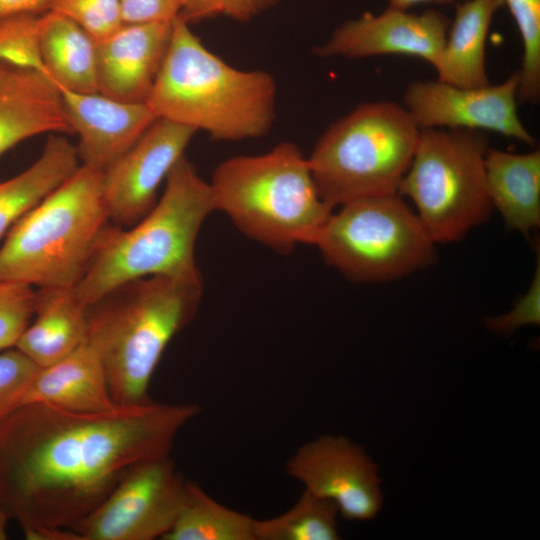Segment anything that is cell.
<instances>
[{
    "mask_svg": "<svg viewBox=\"0 0 540 540\" xmlns=\"http://www.w3.org/2000/svg\"><path fill=\"white\" fill-rule=\"evenodd\" d=\"M215 211L247 238L287 255L314 245L333 212L321 197L308 157L292 142L222 161L209 181Z\"/></svg>",
    "mask_w": 540,
    "mask_h": 540,
    "instance_id": "5",
    "label": "cell"
},
{
    "mask_svg": "<svg viewBox=\"0 0 540 540\" xmlns=\"http://www.w3.org/2000/svg\"><path fill=\"white\" fill-rule=\"evenodd\" d=\"M51 0H0V19L17 14L42 15L49 11Z\"/></svg>",
    "mask_w": 540,
    "mask_h": 540,
    "instance_id": "34",
    "label": "cell"
},
{
    "mask_svg": "<svg viewBox=\"0 0 540 540\" xmlns=\"http://www.w3.org/2000/svg\"><path fill=\"white\" fill-rule=\"evenodd\" d=\"M278 3V0H181L179 17L188 22L225 16L248 22Z\"/></svg>",
    "mask_w": 540,
    "mask_h": 540,
    "instance_id": "31",
    "label": "cell"
},
{
    "mask_svg": "<svg viewBox=\"0 0 540 540\" xmlns=\"http://www.w3.org/2000/svg\"><path fill=\"white\" fill-rule=\"evenodd\" d=\"M103 171L80 164L25 213L0 247V283L73 288L110 225Z\"/></svg>",
    "mask_w": 540,
    "mask_h": 540,
    "instance_id": "6",
    "label": "cell"
},
{
    "mask_svg": "<svg viewBox=\"0 0 540 540\" xmlns=\"http://www.w3.org/2000/svg\"><path fill=\"white\" fill-rule=\"evenodd\" d=\"M285 470L304 490L333 502L348 521L373 519L382 507L377 464L345 436L321 435L303 444Z\"/></svg>",
    "mask_w": 540,
    "mask_h": 540,
    "instance_id": "12",
    "label": "cell"
},
{
    "mask_svg": "<svg viewBox=\"0 0 540 540\" xmlns=\"http://www.w3.org/2000/svg\"><path fill=\"white\" fill-rule=\"evenodd\" d=\"M388 7L400 10H408L413 6L423 3H451L457 0H387Z\"/></svg>",
    "mask_w": 540,
    "mask_h": 540,
    "instance_id": "35",
    "label": "cell"
},
{
    "mask_svg": "<svg viewBox=\"0 0 540 540\" xmlns=\"http://www.w3.org/2000/svg\"><path fill=\"white\" fill-rule=\"evenodd\" d=\"M197 131L157 118L140 138L103 171V197L114 225L129 227L158 200V190Z\"/></svg>",
    "mask_w": 540,
    "mask_h": 540,
    "instance_id": "13",
    "label": "cell"
},
{
    "mask_svg": "<svg viewBox=\"0 0 540 540\" xmlns=\"http://www.w3.org/2000/svg\"><path fill=\"white\" fill-rule=\"evenodd\" d=\"M39 16L17 14L0 19V62L45 74L39 42Z\"/></svg>",
    "mask_w": 540,
    "mask_h": 540,
    "instance_id": "27",
    "label": "cell"
},
{
    "mask_svg": "<svg viewBox=\"0 0 540 540\" xmlns=\"http://www.w3.org/2000/svg\"><path fill=\"white\" fill-rule=\"evenodd\" d=\"M539 251L537 268L528 291L515 303L511 311L497 317L485 319L488 329L503 335H510L527 325L540 324V263Z\"/></svg>",
    "mask_w": 540,
    "mask_h": 540,
    "instance_id": "32",
    "label": "cell"
},
{
    "mask_svg": "<svg viewBox=\"0 0 540 540\" xmlns=\"http://www.w3.org/2000/svg\"><path fill=\"white\" fill-rule=\"evenodd\" d=\"M172 23L123 24L97 41V91L121 101L146 102L169 46Z\"/></svg>",
    "mask_w": 540,
    "mask_h": 540,
    "instance_id": "16",
    "label": "cell"
},
{
    "mask_svg": "<svg viewBox=\"0 0 540 540\" xmlns=\"http://www.w3.org/2000/svg\"><path fill=\"white\" fill-rule=\"evenodd\" d=\"M518 85V71L499 84L475 88L417 80L407 85L403 106L420 130L491 131L535 146L517 113Z\"/></svg>",
    "mask_w": 540,
    "mask_h": 540,
    "instance_id": "11",
    "label": "cell"
},
{
    "mask_svg": "<svg viewBox=\"0 0 540 540\" xmlns=\"http://www.w3.org/2000/svg\"><path fill=\"white\" fill-rule=\"evenodd\" d=\"M503 0H466L456 6L445 44L435 67L439 81L475 88L490 84L485 47L492 19Z\"/></svg>",
    "mask_w": 540,
    "mask_h": 540,
    "instance_id": "21",
    "label": "cell"
},
{
    "mask_svg": "<svg viewBox=\"0 0 540 540\" xmlns=\"http://www.w3.org/2000/svg\"><path fill=\"white\" fill-rule=\"evenodd\" d=\"M199 412L193 403L153 400L100 413L21 405L0 421V507L27 539L69 529L131 466L170 456Z\"/></svg>",
    "mask_w": 540,
    "mask_h": 540,
    "instance_id": "1",
    "label": "cell"
},
{
    "mask_svg": "<svg viewBox=\"0 0 540 540\" xmlns=\"http://www.w3.org/2000/svg\"><path fill=\"white\" fill-rule=\"evenodd\" d=\"M162 540H255L254 518L212 498L187 481L185 505Z\"/></svg>",
    "mask_w": 540,
    "mask_h": 540,
    "instance_id": "24",
    "label": "cell"
},
{
    "mask_svg": "<svg viewBox=\"0 0 540 540\" xmlns=\"http://www.w3.org/2000/svg\"><path fill=\"white\" fill-rule=\"evenodd\" d=\"M77 147L51 135L39 158L16 176L0 182V240L31 208L80 166Z\"/></svg>",
    "mask_w": 540,
    "mask_h": 540,
    "instance_id": "23",
    "label": "cell"
},
{
    "mask_svg": "<svg viewBox=\"0 0 540 540\" xmlns=\"http://www.w3.org/2000/svg\"><path fill=\"white\" fill-rule=\"evenodd\" d=\"M49 10L76 22L96 42L123 25L119 0H51Z\"/></svg>",
    "mask_w": 540,
    "mask_h": 540,
    "instance_id": "28",
    "label": "cell"
},
{
    "mask_svg": "<svg viewBox=\"0 0 540 540\" xmlns=\"http://www.w3.org/2000/svg\"><path fill=\"white\" fill-rule=\"evenodd\" d=\"M203 289L201 272L150 276L88 306L87 339L102 357L117 405L151 400L153 374L170 341L195 317Z\"/></svg>",
    "mask_w": 540,
    "mask_h": 540,
    "instance_id": "3",
    "label": "cell"
},
{
    "mask_svg": "<svg viewBox=\"0 0 540 540\" xmlns=\"http://www.w3.org/2000/svg\"><path fill=\"white\" fill-rule=\"evenodd\" d=\"M123 24L171 22L180 12L181 0H119Z\"/></svg>",
    "mask_w": 540,
    "mask_h": 540,
    "instance_id": "33",
    "label": "cell"
},
{
    "mask_svg": "<svg viewBox=\"0 0 540 540\" xmlns=\"http://www.w3.org/2000/svg\"><path fill=\"white\" fill-rule=\"evenodd\" d=\"M50 132H71L59 89L40 71L0 62V156Z\"/></svg>",
    "mask_w": 540,
    "mask_h": 540,
    "instance_id": "17",
    "label": "cell"
},
{
    "mask_svg": "<svg viewBox=\"0 0 540 540\" xmlns=\"http://www.w3.org/2000/svg\"><path fill=\"white\" fill-rule=\"evenodd\" d=\"M213 211L209 182L184 156L147 214L129 227L109 225L105 229L84 274L72 288L74 294L88 307L137 279L200 272L195 245Z\"/></svg>",
    "mask_w": 540,
    "mask_h": 540,
    "instance_id": "4",
    "label": "cell"
},
{
    "mask_svg": "<svg viewBox=\"0 0 540 540\" xmlns=\"http://www.w3.org/2000/svg\"><path fill=\"white\" fill-rule=\"evenodd\" d=\"M71 132L79 137L82 164L104 171L157 119L145 102H126L99 92L59 90Z\"/></svg>",
    "mask_w": 540,
    "mask_h": 540,
    "instance_id": "15",
    "label": "cell"
},
{
    "mask_svg": "<svg viewBox=\"0 0 540 540\" xmlns=\"http://www.w3.org/2000/svg\"><path fill=\"white\" fill-rule=\"evenodd\" d=\"M449 25V18L435 9L416 14L388 7L379 14L367 12L344 22L314 52L320 57L352 59L406 55L421 58L435 68Z\"/></svg>",
    "mask_w": 540,
    "mask_h": 540,
    "instance_id": "14",
    "label": "cell"
},
{
    "mask_svg": "<svg viewBox=\"0 0 540 540\" xmlns=\"http://www.w3.org/2000/svg\"><path fill=\"white\" fill-rule=\"evenodd\" d=\"M485 177L493 207L506 226L529 235L540 224V150L510 153L489 148Z\"/></svg>",
    "mask_w": 540,
    "mask_h": 540,
    "instance_id": "20",
    "label": "cell"
},
{
    "mask_svg": "<svg viewBox=\"0 0 540 540\" xmlns=\"http://www.w3.org/2000/svg\"><path fill=\"white\" fill-rule=\"evenodd\" d=\"M87 311L72 288L37 289L34 316L15 348L40 368L60 361L87 339Z\"/></svg>",
    "mask_w": 540,
    "mask_h": 540,
    "instance_id": "19",
    "label": "cell"
},
{
    "mask_svg": "<svg viewBox=\"0 0 540 540\" xmlns=\"http://www.w3.org/2000/svg\"><path fill=\"white\" fill-rule=\"evenodd\" d=\"M337 514L333 502L304 490L284 513L254 519L255 540H337Z\"/></svg>",
    "mask_w": 540,
    "mask_h": 540,
    "instance_id": "25",
    "label": "cell"
},
{
    "mask_svg": "<svg viewBox=\"0 0 540 540\" xmlns=\"http://www.w3.org/2000/svg\"><path fill=\"white\" fill-rule=\"evenodd\" d=\"M9 521L10 519L0 507V540H5L8 538L7 526Z\"/></svg>",
    "mask_w": 540,
    "mask_h": 540,
    "instance_id": "36",
    "label": "cell"
},
{
    "mask_svg": "<svg viewBox=\"0 0 540 540\" xmlns=\"http://www.w3.org/2000/svg\"><path fill=\"white\" fill-rule=\"evenodd\" d=\"M419 134L403 105L387 100L358 105L321 134L308 156L322 199L334 208L398 194Z\"/></svg>",
    "mask_w": 540,
    "mask_h": 540,
    "instance_id": "7",
    "label": "cell"
},
{
    "mask_svg": "<svg viewBox=\"0 0 540 540\" xmlns=\"http://www.w3.org/2000/svg\"><path fill=\"white\" fill-rule=\"evenodd\" d=\"M187 498L170 456L131 466L108 496L71 529L78 540L163 539Z\"/></svg>",
    "mask_w": 540,
    "mask_h": 540,
    "instance_id": "10",
    "label": "cell"
},
{
    "mask_svg": "<svg viewBox=\"0 0 540 540\" xmlns=\"http://www.w3.org/2000/svg\"><path fill=\"white\" fill-rule=\"evenodd\" d=\"M37 290L16 283H0V351L15 347L31 322Z\"/></svg>",
    "mask_w": 540,
    "mask_h": 540,
    "instance_id": "29",
    "label": "cell"
},
{
    "mask_svg": "<svg viewBox=\"0 0 540 540\" xmlns=\"http://www.w3.org/2000/svg\"><path fill=\"white\" fill-rule=\"evenodd\" d=\"M485 132L420 130L398 195L409 197L434 243L457 241L485 222L492 211L485 177L489 149Z\"/></svg>",
    "mask_w": 540,
    "mask_h": 540,
    "instance_id": "8",
    "label": "cell"
},
{
    "mask_svg": "<svg viewBox=\"0 0 540 540\" xmlns=\"http://www.w3.org/2000/svg\"><path fill=\"white\" fill-rule=\"evenodd\" d=\"M313 246L355 282L401 278L433 261L434 242L398 194L354 200L332 212Z\"/></svg>",
    "mask_w": 540,
    "mask_h": 540,
    "instance_id": "9",
    "label": "cell"
},
{
    "mask_svg": "<svg viewBox=\"0 0 540 540\" xmlns=\"http://www.w3.org/2000/svg\"><path fill=\"white\" fill-rule=\"evenodd\" d=\"M45 75L59 90L97 91L96 41L67 16L49 10L39 16Z\"/></svg>",
    "mask_w": 540,
    "mask_h": 540,
    "instance_id": "22",
    "label": "cell"
},
{
    "mask_svg": "<svg viewBox=\"0 0 540 540\" xmlns=\"http://www.w3.org/2000/svg\"><path fill=\"white\" fill-rule=\"evenodd\" d=\"M523 44L517 98L536 104L540 99V0H503Z\"/></svg>",
    "mask_w": 540,
    "mask_h": 540,
    "instance_id": "26",
    "label": "cell"
},
{
    "mask_svg": "<svg viewBox=\"0 0 540 540\" xmlns=\"http://www.w3.org/2000/svg\"><path fill=\"white\" fill-rule=\"evenodd\" d=\"M39 369L15 347L0 351V421L22 405Z\"/></svg>",
    "mask_w": 540,
    "mask_h": 540,
    "instance_id": "30",
    "label": "cell"
},
{
    "mask_svg": "<svg viewBox=\"0 0 540 540\" xmlns=\"http://www.w3.org/2000/svg\"><path fill=\"white\" fill-rule=\"evenodd\" d=\"M276 83L263 70L237 69L207 49L177 16L146 99L156 118L202 130L216 141L267 134L275 119Z\"/></svg>",
    "mask_w": 540,
    "mask_h": 540,
    "instance_id": "2",
    "label": "cell"
},
{
    "mask_svg": "<svg viewBox=\"0 0 540 540\" xmlns=\"http://www.w3.org/2000/svg\"><path fill=\"white\" fill-rule=\"evenodd\" d=\"M42 403L76 413H100L118 406L97 348L86 339L68 356L40 368L22 405Z\"/></svg>",
    "mask_w": 540,
    "mask_h": 540,
    "instance_id": "18",
    "label": "cell"
}]
</instances>
